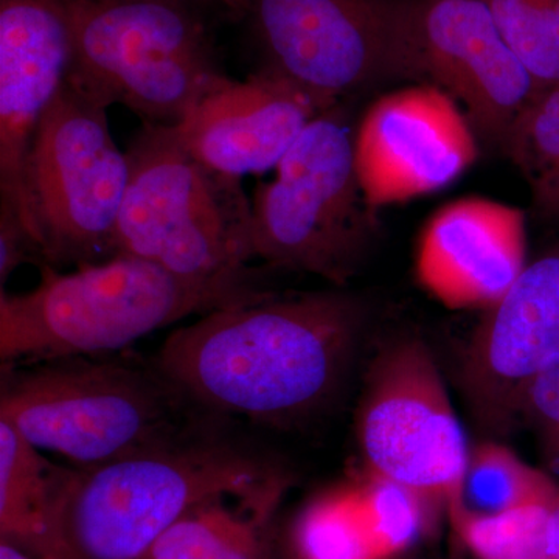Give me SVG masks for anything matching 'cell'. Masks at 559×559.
Wrapping results in <instances>:
<instances>
[{"label": "cell", "instance_id": "cell-1", "mask_svg": "<svg viewBox=\"0 0 559 559\" xmlns=\"http://www.w3.org/2000/svg\"><path fill=\"white\" fill-rule=\"evenodd\" d=\"M369 301L342 290L271 294L179 326L156 369L186 399L264 425L304 419L337 395L358 358Z\"/></svg>", "mask_w": 559, "mask_h": 559}, {"label": "cell", "instance_id": "cell-2", "mask_svg": "<svg viewBox=\"0 0 559 559\" xmlns=\"http://www.w3.org/2000/svg\"><path fill=\"white\" fill-rule=\"evenodd\" d=\"M285 484V473L253 452L194 436L75 466L58 492L43 559H140L198 503Z\"/></svg>", "mask_w": 559, "mask_h": 559}, {"label": "cell", "instance_id": "cell-3", "mask_svg": "<svg viewBox=\"0 0 559 559\" xmlns=\"http://www.w3.org/2000/svg\"><path fill=\"white\" fill-rule=\"evenodd\" d=\"M255 278L194 280L132 255L61 272L44 264L24 294H0V359L105 355L193 314L271 296Z\"/></svg>", "mask_w": 559, "mask_h": 559}, {"label": "cell", "instance_id": "cell-4", "mask_svg": "<svg viewBox=\"0 0 559 559\" xmlns=\"http://www.w3.org/2000/svg\"><path fill=\"white\" fill-rule=\"evenodd\" d=\"M127 156L117 255L204 282L253 277V210L241 179L202 164L176 124L145 123Z\"/></svg>", "mask_w": 559, "mask_h": 559}, {"label": "cell", "instance_id": "cell-5", "mask_svg": "<svg viewBox=\"0 0 559 559\" xmlns=\"http://www.w3.org/2000/svg\"><path fill=\"white\" fill-rule=\"evenodd\" d=\"M72 28L69 81L100 105L146 123L179 124L231 79L218 68L190 0H66Z\"/></svg>", "mask_w": 559, "mask_h": 559}, {"label": "cell", "instance_id": "cell-6", "mask_svg": "<svg viewBox=\"0 0 559 559\" xmlns=\"http://www.w3.org/2000/svg\"><path fill=\"white\" fill-rule=\"evenodd\" d=\"M342 103L319 114L253 197V260L316 275L345 288L358 275L380 229L366 200L355 132Z\"/></svg>", "mask_w": 559, "mask_h": 559}, {"label": "cell", "instance_id": "cell-7", "mask_svg": "<svg viewBox=\"0 0 559 559\" xmlns=\"http://www.w3.org/2000/svg\"><path fill=\"white\" fill-rule=\"evenodd\" d=\"M47 360L10 374L0 419L39 451L90 468L186 437L178 399L162 377L116 360Z\"/></svg>", "mask_w": 559, "mask_h": 559}, {"label": "cell", "instance_id": "cell-8", "mask_svg": "<svg viewBox=\"0 0 559 559\" xmlns=\"http://www.w3.org/2000/svg\"><path fill=\"white\" fill-rule=\"evenodd\" d=\"M128 183L130 162L114 143L108 108L66 81L36 128L22 173L21 218L43 266L116 257Z\"/></svg>", "mask_w": 559, "mask_h": 559}, {"label": "cell", "instance_id": "cell-9", "mask_svg": "<svg viewBox=\"0 0 559 559\" xmlns=\"http://www.w3.org/2000/svg\"><path fill=\"white\" fill-rule=\"evenodd\" d=\"M264 69L329 110L388 80H414L412 0H248Z\"/></svg>", "mask_w": 559, "mask_h": 559}, {"label": "cell", "instance_id": "cell-10", "mask_svg": "<svg viewBox=\"0 0 559 559\" xmlns=\"http://www.w3.org/2000/svg\"><path fill=\"white\" fill-rule=\"evenodd\" d=\"M356 439L367 473L451 509L469 444L437 360L417 334L393 336L374 352L356 411Z\"/></svg>", "mask_w": 559, "mask_h": 559}, {"label": "cell", "instance_id": "cell-11", "mask_svg": "<svg viewBox=\"0 0 559 559\" xmlns=\"http://www.w3.org/2000/svg\"><path fill=\"white\" fill-rule=\"evenodd\" d=\"M412 70L466 110L476 134L506 148L514 123L539 94L503 39L485 0H412Z\"/></svg>", "mask_w": 559, "mask_h": 559}, {"label": "cell", "instance_id": "cell-12", "mask_svg": "<svg viewBox=\"0 0 559 559\" xmlns=\"http://www.w3.org/2000/svg\"><path fill=\"white\" fill-rule=\"evenodd\" d=\"M558 353L559 240L485 310L463 349L459 385L476 425L488 436H507L521 423L530 382Z\"/></svg>", "mask_w": 559, "mask_h": 559}, {"label": "cell", "instance_id": "cell-13", "mask_svg": "<svg viewBox=\"0 0 559 559\" xmlns=\"http://www.w3.org/2000/svg\"><path fill=\"white\" fill-rule=\"evenodd\" d=\"M476 135L459 103L432 84L384 95L355 131L367 202L378 212L450 186L476 162Z\"/></svg>", "mask_w": 559, "mask_h": 559}, {"label": "cell", "instance_id": "cell-14", "mask_svg": "<svg viewBox=\"0 0 559 559\" xmlns=\"http://www.w3.org/2000/svg\"><path fill=\"white\" fill-rule=\"evenodd\" d=\"M72 60L66 0H0V205L20 216L33 135Z\"/></svg>", "mask_w": 559, "mask_h": 559}, {"label": "cell", "instance_id": "cell-15", "mask_svg": "<svg viewBox=\"0 0 559 559\" xmlns=\"http://www.w3.org/2000/svg\"><path fill=\"white\" fill-rule=\"evenodd\" d=\"M521 209L484 198L441 207L419 235V286L450 310H488L527 266Z\"/></svg>", "mask_w": 559, "mask_h": 559}, {"label": "cell", "instance_id": "cell-16", "mask_svg": "<svg viewBox=\"0 0 559 559\" xmlns=\"http://www.w3.org/2000/svg\"><path fill=\"white\" fill-rule=\"evenodd\" d=\"M322 112L307 92L261 68L213 92L176 127L202 164L241 179L277 168Z\"/></svg>", "mask_w": 559, "mask_h": 559}, {"label": "cell", "instance_id": "cell-17", "mask_svg": "<svg viewBox=\"0 0 559 559\" xmlns=\"http://www.w3.org/2000/svg\"><path fill=\"white\" fill-rule=\"evenodd\" d=\"M288 485L252 498L198 503L140 559H274L271 525Z\"/></svg>", "mask_w": 559, "mask_h": 559}, {"label": "cell", "instance_id": "cell-18", "mask_svg": "<svg viewBox=\"0 0 559 559\" xmlns=\"http://www.w3.org/2000/svg\"><path fill=\"white\" fill-rule=\"evenodd\" d=\"M288 559H399L356 479L308 500L290 524Z\"/></svg>", "mask_w": 559, "mask_h": 559}, {"label": "cell", "instance_id": "cell-19", "mask_svg": "<svg viewBox=\"0 0 559 559\" xmlns=\"http://www.w3.org/2000/svg\"><path fill=\"white\" fill-rule=\"evenodd\" d=\"M68 473L0 419V538L43 559L51 511Z\"/></svg>", "mask_w": 559, "mask_h": 559}, {"label": "cell", "instance_id": "cell-20", "mask_svg": "<svg viewBox=\"0 0 559 559\" xmlns=\"http://www.w3.org/2000/svg\"><path fill=\"white\" fill-rule=\"evenodd\" d=\"M559 487L544 471L533 468L506 444L481 441L469 448L455 502L448 513L495 516L528 506H554Z\"/></svg>", "mask_w": 559, "mask_h": 559}, {"label": "cell", "instance_id": "cell-21", "mask_svg": "<svg viewBox=\"0 0 559 559\" xmlns=\"http://www.w3.org/2000/svg\"><path fill=\"white\" fill-rule=\"evenodd\" d=\"M503 153L527 183L536 218L559 229V87L533 98L514 123Z\"/></svg>", "mask_w": 559, "mask_h": 559}, {"label": "cell", "instance_id": "cell-22", "mask_svg": "<svg viewBox=\"0 0 559 559\" xmlns=\"http://www.w3.org/2000/svg\"><path fill=\"white\" fill-rule=\"evenodd\" d=\"M539 92L559 87V0H485Z\"/></svg>", "mask_w": 559, "mask_h": 559}, {"label": "cell", "instance_id": "cell-23", "mask_svg": "<svg viewBox=\"0 0 559 559\" xmlns=\"http://www.w3.org/2000/svg\"><path fill=\"white\" fill-rule=\"evenodd\" d=\"M554 506H528L495 516H462L451 521L459 538L476 559H551L546 528Z\"/></svg>", "mask_w": 559, "mask_h": 559}, {"label": "cell", "instance_id": "cell-24", "mask_svg": "<svg viewBox=\"0 0 559 559\" xmlns=\"http://www.w3.org/2000/svg\"><path fill=\"white\" fill-rule=\"evenodd\" d=\"M521 421L538 430L547 457L559 465V353L525 390Z\"/></svg>", "mask_w": 559, "mask_h": 559}, {"label": "cell", "instance_id": "cell-25", "mask_svg": "<svg viewBox=\"0 0 559 559\" xmlns=\"http://www.w3.org/2000/svg\"><path fill=\"white\" fill-rule=\"evenodd\" d=\"M39 261L43 257L24 221L13 210L0 205V283L2 288L17 267Z\"/></svg>", "mask_w": 559, "mask_h": 559}, {"label": "cell", "instance_id": "cell-26", "mask_svg": "<svg viewBox=\"0 0 559 559\" xmlns=\"http://www.w3.org/2000/svg\"><path fill=\"white\" fill-rule=\"evenodd\" d=\"M547 551L551 559H559V500L551 507L546 528Z\"/></svg>", "mask_w": 559, "mask_h": 559}, {"label": "cell", "instance_id": "cell-27", "mask_svg": "<svg viewBox=\"0 0 559 559\" xmlns=\"http://www.w3.org/2000/svg\"><path fill=\"white\" fill-rule=\"evenodd\" d=\"M0 559H39V557L14 540L0 538Z\"/></svg>", "mask_w": 559, "mask_h": 559}, {"label": "cell", "instance_id": "cell-28", "mask_svg": "<svg viewBox=\"0 0 559 559\" xmlns=\"http://www.w3.org/2000/svg\"><path fill=\"white\" fill-rule=\"evenodd\" d=\"M216 2L223 3L231 13L240 14V16H245L246 7H248V0H216Z\"/></svg>", "mask_w": 559, "mask_h": 559}, {"label": "cell", "instance_id": "cell-29", "mask_svg": "<svg viewBox=\"0 0 559 559\" xmlns=\"http://www.w3.org/2000/svg\"><path fill=\"white\" fill-rule=\"evenodd\" d=\"M401 559H419V558H409V557H404V558H401Z\"/></svg>", "mask_w": 559, "mask_h": 559}]
</instances>
